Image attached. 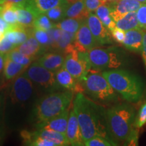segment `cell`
Segmentation results:
<instances>
[{"instance_id":"obj_46","label":"cell","mask_w":146,"mask_h":146,"mask_svg":"<svg viewBox=\"0 0 146 146\" xmlns=\"http://www.w3.org/2000/svg\"><path fill=\"white\" fill-rule=\"evenodd\" d=\"M3 95L0 94V116H1V110H2V107H3Z\"/></svg>"},{"instance_id":"obj_9","label":"cell","mask_w":146,"mask_h":146,"mask_svg":"<svg viewBox=\"0 0 146 146\" xmlns=\"http://www.w3.org/2000/svg\"><path fill=\"white\" fill-rule=\"evenodd\" d=\"M33 83L29 78L22 74L18 76L10 87L9 96L14 104L23 103L30 99L33 94Z\"/></svg>"},{"instance_id":"obj_49","label":"cell","mask_w":146,"mask_h":146,"mask_svg":"<svg viewBox=\"0 0 146 146\" xmlns=\"http://www.w3.org/2000/svg\"><path fill=\"white\" fill-rule=\"evenodd\" d=\"M3 36H4V33H2L0 32V43H1V41H2Z\"/></svg>"},{"instance_id":"obj_30","label":"cell","mask_w":146,"mask_h":146,"mask_svg":"<svg viewBox=\"0 0 146 146\" xmlns=\"http://www.w3.org/2000/svg\"><path fill=\"white\" fill-rule=\"evenodd\" d=\"M55 27V24L51 22V20L45 14H39L35 21L33 28L38 30L47 31Z\"/></svg>"},{"instance_id":"obj_4","label":"cell","mask_w":146,"mask_h":146,"mask_svg":"<svg viewBox=\"0 0 146 146\" xmlns=\"http://www.w3.org/2000/svg\"><path fill=\"white\" fill-rule=\"evenodd\" d=\"M73 91L52 92L40 99L33 110L32 116L36 125L45 123L68 109L72 102Z\"/></svg>"},{"instance_id":"obj_40","label":"cell","mask_w":146,"mask_h":146,"mask_svg":"<svg viewBox=\"0 0 146 146\" xmlns=\"http://www.w3.org/2000/svg\"><path fill=\"white\" fill-rule=\"evenodd\" d=\"M85 5L89 12L96 11L100 5L105 4L103 0H85Z\"/></svg>"},{"instance_id":"obj_31","label":"cell","mask_w":146,"mask_h":146,"mask_svg":"<svg viewBox=\"0 0 146 146\" xmlns=\"http://www.w3.org/2000/svg\"><path fill=\"white\" fill-rule=\"evenodd\" d=\"M66 8L67 5L66 4H61L50 9V10L47 11L45 14L48 16L51 21L54 22L61 21L62 19L66 17Z\"/></svg>"},{"instance_id":"obj_1","label":"cell","mask_w":146,"mask_h":146,"mask_svg":"<svg viewBox=\"0 0 146 146\" xmlns=\"http://www.w3.org/2000/svg\"><path fill=\"white\" fill-rule=\"evenodd\" d=\"M73 109L77 116L84 143L95 136H102L114 141L108 129L106 110L102 106L96 104L82 93H77Z\"/></svg>"},{"instance_id":"obj_45","label":"cell","mask_w":146,"mask_h":146,"mask_svg":"<svg viewBox=\"0 0 146 146\" xmlns=\"http://www.w3.org/2000/svg\"><path fill=\"white\" fill-rule=\"evenodd\" d=\"M5 137V131L3 128H0V145L3 143V139Z\"/></svg>"},{"instance_id":"obj_50","label":"cell","mask_w":146,"mask_h":146,"mask_svg":"<svg viewBox=\"0 0 146 146\" xmlns=\"http://www.w3.org/2000/svg\"><path fill=\"white\" fill-rule=\"evenodd\" d=\"M3 9V4H2V5H0V15H1V12H2Z\"/></svg>"},{"instance_id":"obj_25","label":"cell","mask_w":146,"mask_h":146,"mask_svg":"<svg viewBox=\"0 0 146 146\" xmlns=\"http://www.w3.org/2000/svg\"><path fill=\"white\" fill-rule=\"evenodd\" d=\"M116 27L124 31L133 29L141 28L137 16V12H129L116 22Z\"/></svg>"},{"instance_id":"obj_34","label":"cell","mask_w":146,"mask_h":146,"mask_svg":"<svg viewBox=\"0 0 146 146\" xmlns=\"http://www.w3.org/2000/svg\"><path fill=\"white\" fill-rule=\"evenodd\" d=\"M146 123V103L141 107L139 111L137 116L135 118V127L137 129L141 128Z\"/></svg>"},{"instance_id":"obj_35","label":"cell","mask_w":146,"mask_h":146,"mask_svg":"<svg viewBox=\"0 0 146 146\" xmlns=\"http://www.w3.org/2000/svg\"><path fill=\"white\" fill-rule=\"evenodd\" d=\"M137 16L141 28L146 29V3H143L137 11Z\"/></svg>"},{"instance_id":"obj_29","label":"cell","mask_w":146,"mask_h":146,"mask_svg":"<svg viewBox=\"0 0 146 146\" xmlns=\"http://www.w3.org/2000/svg\"><path fill=\"white\" fill-rule=\"evenodd\" d=\"M8 56L12 59L13 61L16 62L20 64H22L25 66L28 67L31 64V63L33 62V60L35 59V58L29 57L26 55L22 54L16 49H14L12 51H11L8 54H6Z\"/></svg>"},{"instance_id":"obj_48","label":"cell","mask_w":146,"mask_h":146,"mask_svg":"<svg viewBox=\"0 0 146 146\" xmlns=\"http://www.w3.org/2000/svg\"><path fill=\"white\" fill-rule=\"evenodd\" d=\"M103 1L105 3H109L116 2V1H118V0H103Z\"/></svg>"},{"instance_id":"obj_8","label":"cell","mask_w":146,"mask_h":146,"mask_svg":"<svg viewBox=\"0 0 146 146\" xmlns=\"http://www.w3.org/2000/svg\"><path fill=\"white\" fill-rule=\"evenodd\" d=\"M64 68H65L77 81H82L92 68L88 54L76 50L66 55Z\"/></svg>"},{"instance_id":"obj_37","label":"cell","mask_w":146,"mask_h":146,"mask_svg":"<svg viewBox=\"0 0 146 146\" xmlns=\"http://www.w3.org/2000/svg\"><path fill=\"white\" fill-rule=\"evenodd\" d=\"M17 47L14 43L9 41L6 37L3 36L2 41L0 43V53L6 54L11 51H12Z\"/></svg>"},{"instance_id":"obj_43","label":"cell","mask_w":146,"mask_h":146,"mask_svg":"<svg viewBox=\"0 0 146 146\" xmlns=\"http://www.w3.org/2000/svg\"><path fill=\"white\" fill-rule=\"evenodd\" d=\"M5 58V54L0 53V74L3 72V69H4Z\"/></svg>"},{"instance_id":"obj_5","label":"cell","mask_w":146,"mask_h":146,"mask_svg":"<svg viewBox=\"0 0 146 146\" xmlns=\"http://www.w3.org/2000/svg\"><path fill=\"white\" fill-rule=\"evenodd\" d=\"M92 69L108 70L123 68L129 64L127 53L119 47H94L87 52Z\"/></svg>"},{"instance_id":"obj_18","label":"cell","mask_w":146,"mask_h":146,"mask_svg":"<svg viewBox=\"0 0 146 146\" xmlns=\"http://www.w3.org/2000/svg\"><path fill=\"white\" fill-rule=\"evenodd\" d=\"M15 49L18 52L22 53V54L29 56V57H33L35 58L38 55L45 52L43 47L37 41V40L32 35V34L31 35L27 41L18 45Z\"/></svg>"},{"instance_id":"obj_17","label":"cell","mask_w":146,"mask_h":146,"mask_svg":"<svg viewBox=\"0 0 146 146\" xmlns=\"http://www.w3.org/2000/svg\"><path fill=\"white\" fill-rule=\"evenodd\" d=\"M69 118V108L58 116L45 123L36 125L37 129H50L66 134Z\"/></svg>"},{"instance_id":"obj_27","label":"cell","mask_w":146,"mask_h":146,"mask_svg":"<svg viewBox=\"0 0 146 146\" xmlns=\"http://www.w3.org/2000/svg\"><path fill=\"white\" fill-rule=\"evenodd\" d=\"M0 16L10 25H15L18 24L17 12L15 8V4L13 3L6 1L3 3V9Z\"/></svg>"},{"instance_id":"obj_24","label":"cell","mask_w":146,"mask_h":146,"mask_svg":"<svg viewBox=\"0 0 146 146\" xmlns=\"http://www.w3.org/2000/svg\"><path fill=\"white\" fill-rule=\"evenodd\" d=\"M27 67L20 64L14 62L5 54L4 69H3V75L6 80H10L16 77L20 73H21Z\"/></svg>"},{"instance_id":"obj_3","label":"cell","mask_w":146,"mask_h":146,"mask_svg":"<svg viewBox=\"0 0 146 146\" xmlns=\"http://www.w3.org/2000/svg\"><path fill=\"white\" fill-rule=\"evenodd\" d=\"M114 91L126 101L137 103L143 93V83L138 75L125 69H114L102 72Z\"/></svg>"},{"instance_id":"obj_22","label":"cell","mask_w":146,"mask_h":146,"mask_svg":"<svg viewBox=\"0 0 146 146\" xmlns=\"http://www.w3.org/2000/svg\"><path fill=\"white\" fill-rule=\"evenodd\" d=\"M36 132L39 136L50 140L56 143L57 146L70 145L66 135L64 133L44 129H38Z\"/></svg>"},{"instance_id":"obj_47","label":"cell","mask_w":146,"mask_h":146,"mask_svg":"<svg viewBox=\"0 0 146 146\" xmlns=\"http://www.w3.org/2000/svg\"><path fill=\"white\" fill-rule=\"evenodd\" d=\"M78 1V0H64V2H65V4L67 6H68V5L75 3L76 1Z\"/></svg>"},{"instance_id":"obj_6","label":"cell","mask_w":146,"mask_h":146,"mask_svg":"<svg viewBox=\"0 0 146 146\" xmlns=\"http://www.w3.org/2000/svg\"><path fill=\"white\" fill-rule=\"evenodd\" d=\"M85 91L93 99L103 103L117 102L118 97L106 78L92 68L81 81Z\"/></svg>"},{"instance_id":"obj_23","label":"cell","mask_w":146,"mask_h":146,"mask_svg":"<svg viewBox=\"0 0 146 146\" xmlns=\"http://www.w3.org/2000/svg\"><path fill=\"white\" fill-rule=\"evenodd\" d=\"M74 41L75 33H71L62 30L60 39L58 41L55 50H57L64 54L66 55L72 51L76 50L74 44Z\"/></svg>"},{"instance_id":"obj_20","label":"cell","mask_w":146,"mask_h":146,"mask_svg":"<svg viewBox=\"0 0 146 146\" xmlns=\"http://www.w3.org/2000/svg\"><path fill=\"white\" fill-rule=\"evenodd\" d=\"M61 4H65L64 0H27L25 5L39 15Z\"/></svg>"},{"instance_id":"obj_16","label":"cell","mask_w":146,"mask_h":146,"mask_svg":"<svg viewBox=\"0 0 146 146\" xmlns=\"http://www.w3.org/2000/svg\"><path fill=\"white\" fill-rule=\"evenodd\" d=\"M65 58L62 53L45 52L37 60L38 64L45 68L56 72L64 67Z\"/></svg>"},{"instance_id":"obj_33","label":"cell","mask_w":146,"mask_h":146,"mask_svg":"<svg viewBox=\"0 0 146 146\" xmlns=\"http://www.w3.org/2000/svg\"><path fill=\"white\" fill-rule=\"evenodd\" d=\"M118 145V143L116 141L102 136H95L85 141V145L86 146H114Z\"/></svg>"},{"instance_id":"obj_14","label":"cell","mask_w":146,"mask_h":146,"mask_svg":"<svg viewBox=\"0 0 146 146\" xmlns=\"http://www.w3.org/2000/svg\"><path fill=\"white\" fill-rule=\"evenodd\" d=\"M70 145L81 146L85 145V143L82 137L81 129L78 124V118L74 109L71 110L69 115L68 125L66 132Z\"/></svg>"},{"instance_id":"obj_26","label":"cell","mask_w":146,"mask_h":146,"mask_svg":"<svg viewBox=\"0 0 146 146\" xmlns=\"http://www.w3.org/2000/svg\"><path fill=\"white\" fill-rule=\"evenodd\" d=\"M96 14L104 26L109 29L110 31L116 27V23L111 16L110 7L108 3L100 5L96 10Z\"/></svg>"},{"instance_id":"obj_44","label":"cell","mask_w":146,"mask_h":146,"mask_svg":"<svg viewBox=\"0 0 146 146\" xmlns=\"http://www.w3.org/2000/svg\"><path fill=\"white\" fill-rule=\"evenodd\" d=\"M6 1L11 3H16V4H25L27 0H6Z\"/></svg>"},{"instance_id":"obj_42","label":"cell","mask_w":146,"mask_h":146,"mask_svg":"<svg viewBox=\"0 0 146 146\" xmlns=\"http://www.w3.org/2000/svg\"><path fill=\"white\" fill-rule=\"evenodd\" d=\"M142 57H143V62L146 68V29H144L143 35V47H142Z\"/></svg>"},{"instance_id":"obj_13","label":"cell","mask_w":146,"mask_h":146,"mask_svg":"<svg viewBox=\"0 0 146 146\" xmlns=\"http://www.w3.org/2000/svg\"><path fill=\"white\" fill-rule=\"evenodd\" d=\"M56 79L61 87L72 91L73 92L82 93L85 91L81 81H77L68 70L62 67L55 72Z\"/></svg>"},{"instance_id":"obj_15","label":"cell","mask_w":146,"mask_h":146,"mask_svg":"<svg viewBox=\"0 0 146 146\" xmlns=\"http://www.w3.org/2000/svg\"><path fill=\"white\" fill-rule=\"evenodd\" d=\"M144 29H133L125 32V38L123 44L127 50L141 54L143 47Z\"/></svg>"},{"instance_id":"obj_7","label":"cell","mask_w":146,"mask_h":146,"mask_svg":"<svg viewBox=\"0 0 146 146\" xmlns=\"http://www.w3.org/2000/svg\"><path fill=\"white\" fill-rule=\"evenodd\" d=\"M23 74L27 76L33 83H36L50 92H54L61 88L56 81L55 72L42 66L37 62L28 66Z\"/></svg>"},{"instance_id":"obj_12","label":"cell","mask_w":146,"mask_h":146,"mask_svg":"<svg viewBox=\"0 0 146 146\" xmlns=\"http://www.w3.org/2000/svg\"><path fill=\"white\" fill-rule=\"evenodd\" d=\"M111 16L116 23L126 14L132 12H137L143 3L136 0H118L114 3H109Z\"/></svg>"},{"instance_id":"obj_39","label":"cell","mask_w":146,"mask_h":146,"mask_svg":"<svg viewBox=\"0 0 146 146\" xmlns=\"http://www.w3.org/2000/svg\"><path fill=\"white\" fill-rule=\"evenodd\" d=\"M110 33L114 41L120 43H123L125 38V31L116 27L112 31H110Z\"/></svg>"},{"instance_id":"obj_21","label":"cell","mask_w":146,"mask_h":146,"mask_svg":"<svg viewBox=\"0 0 146 146\" xmlns=\"http://www.w3.org/2000/svg\"><path fill=\"white\" fill-rule=\"evenodd\" d=\"M90 12L85 5V0H78L75 3L67 6L66 10V17L85 21L88 17Z\"/></svg>"},{"instance_id":"obj_52","label":"cell","mask_w":146,"mask_h":146,"mask_svg":"<svg viewBox=\"0 0 146 146\" xmlns=\"http://www.w3.org/2000/svg\"><path fill=\"white\" fill-rule=\"evenodd\" d=\"M136 1H139V2L143 3H146V0H136Z\"/></svg>"},{"instance_id":"obj_19","label":"cell","mask_w":146,"mask_h":146,"mask_svg":"<svg viewBox=\"0 0 146 146\" xmlns=\"http://www.w3.org/2000/svg\"><path fill=\"white\" fill-rule=\"evenodd\" d=\"M15 4L18 16V23L25 28L33 27L36 18L38 16L31 9L25 4Z\"/></svg>"},{"instance_id":"obj_51","label":"cell","mask_w":146,"mask_h":146,"mask_svg":"<svg viewBox=\"0 0 146 146\" xmlns=\"http://www.w3.org/2000/svg\"><path fill=\"white\" fill-rule=\"evenodd\" d=\"M6 1H7L6 0H0V5L3 4V3H4L5 2H6Z\"/></svg>"},{"instance_id":"obj_41","label":"cell","mask_w":146,"mask_h":146,"mask_svg":"<svg viewBox=\"0 0 146 146\" xmlns=\"http://www.w3.org/2000/svg\"><path fill=\"white\" fill-rule=\"evenodd\" d=\"M11 25L8 24L3 18L0 16V32L2 33H5L10 28Z\"/></svg>"},{"instance_id":"obj_28","label":"cell","mask_w":146,"mask_h":146,"mask_svg":"<svg viewBox=\"0 0 146 146\" xmlns=\"http://www.w3.org/2000/svg\"><path fill=\"white\" fill-rule=\"evenodd\" d=\"M83 21L74 19V18H68L67 19L62 20L57 24H55V27L64 31L71 33H76L79 27H81Z\"/></svg>"},{"instance_id":"obj_38","label":"cell","mask_w":146,"mask_h":146,"mask_svg":"<svg viewBox=\"0 0 146 146\" xmlns=\"http://www.w3.org/2000/svg\"><path fill=\"white\" fill-rule=\"evenodd\" d=\"M35 133V138L34 141H33L31 146H57L56 143H54V142L52 141H50V140L43 138L41 137L38 135L36 131Z\"/></svg>"},{"instance_id":"obj_36","label":"cell","mask_w":146,"mask_h":146,"mask_svg":"<svg viewBox=\"0 0 146 146\" xmlns=\"http://www.w3.org/2000/svg\"><path fill=\"white\" fill-rule=\"evenodd\" d=\"M21 137L23 139V142L26 145H31L33 141H34L36 136L35 131H29L27 130L22 131L21 133Z\"/></svg>"},{"instance_id":"obj_11","label":"cell","mask_w":146,"mask_h":146,"mask_svg":"<svg viewBox=\"0 0 146 146\" xmlns=\"http://www.w3.org/2000/svg\"><path fill=\"white\" fill-rule=\"evenodd\" d=\"M74 44L76 50L80 52H87L94 47L100 46L89 29L86 20L83 21L75 33Z\"/></svg>"},{"instance_id":"obj_32","label":"cell","mask_w":146,"mask_h":146,"mask_svg":"<svg viewBox=\"0 0 146 146\" xmlns=\"http://www.w3.org/2000/svg\"><path fill=\"white\" fill-rule=\"evenodd\" d=\"M31 34L37 40V41L41 44L45 51L50 49V36H49V35L47 31L38 30V29L33 28L31 29Z\"/></svg>"},{"instance_id":"obj_2","label":"cell","mask_w":146,"mask_h":146,"mask_svg":"<svg viewBox=\"0 0 146 146\" xmlns=\"http://www.w3.org/2000/svg\"><path fill=\"white\" fill-rule=\"evenodd\" d=\"M106 120L110 135L115 141L125 143L135 129V111L127 104L106 110Z\"/></svg>"},{"instance_id":"obj_10","label":"cell","mask_w":146,"mask_h":146,"mask_svg":"<svg viewBox=\"0 0 146 146\" xmlns=\"http://www.w3.org/2000/svg\"><path fill=\"white\" fill-rule=\"evenodd\" d=\"M86 21L95 39L99 45L112 44L113 38L110 31L106 27L104 26L96 14L90 12Z\"/></svg>"}]
</instances>
